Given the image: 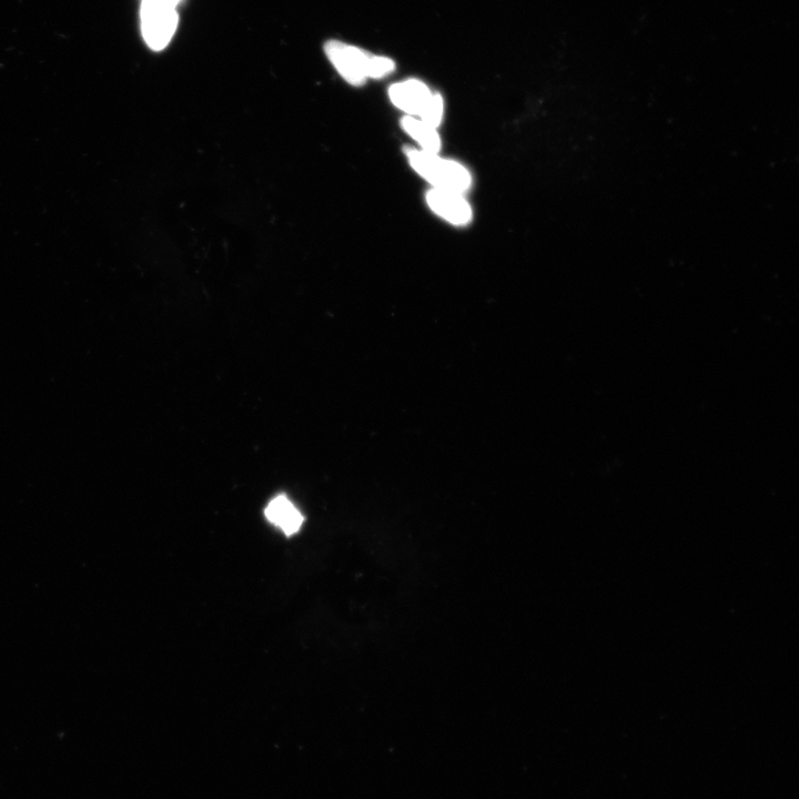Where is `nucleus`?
Wrapping results in <instances>:
<instances>
[{
	"mask_svg": "<svg viewBox=\"0 0 799 799\" xmlns=\"http://www.w3.org/2000/svg\"><path fill=\"white\" fill-rule=\"evenodd\" d=\"M410 165L436 189L462 195L471 186V175L462 165L455 161L445 160L437 154L406 148Z\"/></svg>",
	"mask_w": 799,
	"mask_h": 799,
	"instance_id": "f257e3e1",
	"label": "nucleus"
},
{
	"mask_svg": "<svg viewBox=\"0 0 799 799\" xmlns=\"http://www.w3.org/2000/svg\"><path fill=\"white\" fill-rule=\"evenodd\" d=\"M326 54L340 75L353 86L366 83L369 72L371 55L362 49L353 47L337 40H332L326 45Z\"/></svg>",
	"mask_w": 799,
	"mask_h": 799,
	"instance_id": "f03ea898",
	"label": "nucleus"
},
{
	"mask_svg": "<svg viewBox=\"0 0 799 799\" xmlns=\"http://www.w3.org/2000/svg\"><path fill=\"white\" fill-rule=\"evenodd\" d=\"M427 201L429 207L450 224L465 226L472 220V209L459 194L433 189L428 192Z\"/></svg>",
	"mask_w": 799,
	"mask_h": 799,
	"instance_id": "7ed1b4c3",
	"label": "nucleus"
},
{
	"mask_svg": "<svg viewBox=\"0 0 799 799\" xmlns=\"http://www.w3.org/2000/svg\"><path fill=\"white\" fill-rule=\"evenodd\" d=\"M389 95L394 106L412 116H421L433 96L428 86L416 79L391 86Z\"/></svg>",
	"mask_w": 799,
	"mask_h": 799,
	"instance_id": "20e7f679",
	"label": "nucleus"
},
{
	"mask_svg": "<svg viewBox=\"0 0 799 799\" xmlns=\"http://www.w3.org/2000/svg\"><path fill=\"white\" fill-rule=\"evenodd\" d=\"M267 520L276 525L286 535H293L300 531L303 521L302 513L295 507L286 495L271 500L265 511Z\"/></svg>",
	"mask_w": 799,
	"mask_h": 799,
	"instance_id": "39448f33",
	"label": "nucleus"
},
{
	"mask_svg": "<svg viewBox=\"0 0 799 799\" xmlns=\"http://www.w3.org/2000/svg\"><path fill=\"white\" fill-rule=\"evenodd\" d=\"M402 127L407 131V134L419 143L423 151H428L431 154H437L441 148V139L437 133V128H434L421 119L411 116L402 119Z\"/></svg>",
	"mask_w": 799,
	"mask_h": 799,
	"instance_id": "423d86ee",
	"label": "nucleus"
},
{
	"mask_svg": "<svg viewBox=\"0 0 799 799\" xmlns=\"http://www.w3.org/2000/svg\"><path fill=\"white\" fill-rule=\"evenodd\" d=\"M443 110H444V104L442 96L439 94H433L430 103L428 104L426 109L423 110L420 119L424 121V123H427L428 125L437 128L441 124L443 118Z\"/></svg>",
	"mask_w": 799,
	"mask_h": 799,
	"instance_id": "0eeeda50",
	"label": "nucleus"
},
{
	"mask_svg": "<svg viewBox=\"0 0 799 799\" xmlns=\"http://www.w3.org/2000/svg\"><path fill=\"white\" fill-rule=\"evenodd\" d=\"M394 68H396V64H394L392 59L372 56L370 59L368 77L374 79L386 77L393 72Z\"/></svg>",
	"mask_w": 799,
	"mask_h": 799,
	"instance_id": "6e6552de",
	"label": "nucleus"
}]
</instances>
